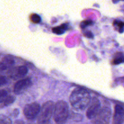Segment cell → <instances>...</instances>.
Wrapping results in <instances>:
<instances>
[{
	"mask_svg": "<svg viewBox=\"0 0 124 124\" xmlns=\"http://www.w3.org/2000/svg\"><path fill=\"white\" fill-rule=\"evenodd\" d=\"M122 1H124V0H122Z\"/></svg>",
	"mask_w": 124,
	"mask_h": 124,
	"instance_id": "603a6c76",
	"label": "cell"
},
{
	"mask_svg": "<svg viewBox=\"0 0 124 124\" xmlns=\"http://www.w3.org/2000/svg\"><path fill=\"white\" fill-rule=\"evenodd\" d=\"M113 25L116 29H117V30L120 33H123L124 31V22L115 20L113 22Z\"/></svg>",
	"mask_w": 124,
	"mask_h": 124,
	"instance_id": "7c38bea8",
	"label": "cell"
},
{
	"mask_svg": "<svg viewBox=\"0 0 124 124\" xmlns=\"http://www.w3.org/2000/svg\"><path fill=\"white\" fill-rule=\"evenodd\" d=\"M15 101V97L13 96H8L7 98H6L5 101H4V105L5 106H8V105H10V104H13Z\"/></svg>",
	"mask_w": 124,
	"mask_h": 124,
	"instance_id": "5bb4252c",
	"label": "cell"
},
{
	"mask_svg": "<svg viewBox=\"0 0 124 124\" xmlns=\"http://www.w3.org/2000/svg\"><path fill=\"white\" fill-rule=\"evenodd\" d=\"M84 35L85 37L88 38H94V35L92 33V31H86L84 33Z\"/></svg>",
	"mask_w": 124,
	"mask_h": 124,
	"instance_id": "ffe728a7",
	"label": "cell"
},
{
	"mask_svg": "<svg viewBox=\"0 0 124 124\" xmlns=\"http://www.w3.org/2000/svg\"><path fill=\"white\" fill-rule=\"evenodd\" d=\"M93 24V22L91 20H85L83 21L80 24V27H81V29H84L86 27L90 26V25H92Z\"/></svg>",
	"mask_w": 124,
	"mask_h": 124,
	"instance_id": "2e32d148",
	"label": "cell"
},
{
	"mask_svg": "<svg viewBox=\"0 0 124 124\" xmlns=\"http://www.w3.org/2000/svg\"><path fill=\"white\" fill-rule=\"evenodd\" d=\"M11 77L13 79H17L18 78H21L25 76L28 73V69L26 66L22 65L17 69L12 70L10 71Z\"/></svg>",
	"mask_w": 124,
	"mask_h": 124,
	"instance_id": "9c48e42d",
	"label": "cell"
},
{
	"mask_svg": "<svg viewBox=\"0 0 124 124\" xmlns=\"http://www.w3.org/2000/svg\"><path fill=\"white\" fill-rule=\"evenodd\" d=\"M111 115V111L110 108L105 107L101 108L96 116L92 120L94 124H108Z\"/></svg>",
	"mask_w": 124,
	"mask_h": 124,
	"instance_id": "277c9868",
	"label": "cell"
},
{
	"mask_svg": "<svg viewBox=\"0 0 124 124\" xmlns=\"http://www.w3.org/2000/svg\"><path fill=\"white\" fill-rule=\"evenodd\" d=\"M8 68H9V67L8 66V65H7L6 62H4L3 61H2L0 62V73L2 72V71H4V70H7Z\"/></svg>",
	"mask_w": 124,
	"mask_h": 124,
	"instance_id": "ac0fdd59",
	"label": "cell"
},
{
	"mask_svg": "<svg viewBox=\"0 0 124 124\" xmlns=\"http://www.w3.org/2000/svg\"><path fill=\"white\" fill-rule=\"evenodd\" d=\"M101 109V105L100 101L98 98L94 97L90 101L89 106L87 109L86 113L87 117L90 119H93L100 111Z\"/></svg>",
	"mask_w": 124,
	"mask_h": 124,
	"instance_id": "8992f818",
	"label": "cell"
},
{
	"mask_svg": "<svg viewBox=\"0 0 124 124\" xmlns=\"http://www.w3.org/2000/svg\"><path fill=\"white\" fill-rule=\"evenodd\" d=\"M90 101V94L83 88H76L70 94V104L73 108L77 111L84 110L88 106Z\"/></svg>",
	"mask_w": 124,
	"mask_h": 124,
	"instance_id": "6da1fadb",
	"label": "cell"
},
{
	"mask_svg": "<svg viewBox=\"0 0 124 124\" xmlns=\"http://www.w3.org/2000/svg\"><path fill=\"white\" fill-rule=\"evenodd\" d=\"M53 102L49 101L43 104L38 117V124H52V118L54 109Z\"/></svg>",
	"mask_w": 124,
	"mask_h": 124,
	"instance_id": "3957f363",
	"label": "cell"
},
{
	"mask_svg": "<svg viewBox=\"0 0 124 124\" xmlns=\"http://www.w3.org/2000/svg\"><path fill=\"white\" fill-rule=\"evenodd\" d=\"M69 105L64 101H59L54 105L53 119L57 124H64L69 117Z\"/></svg>",
	"mask_w": 124,
	"mask_h": 124,
	"instance_id": "7a4b0ae2",
	"label": "cell"
},
{
	"mask_svg": "<svg viewBox=\"0 0 124 124\" xmlns=\"http://www.w3.org/2000/svg\"><path fill=\"white\" fill-rule=\"evenodd\" d=\"M33 124V123H29V124Z\"/></svg>",
	"mask_w": 124,
	"mask_h": 124,
	"instance_id": "7402d4cb",
	"label": "cell"
},
{
	"mask_svg": "<svg viewBox=\"0 0 124 124\" xmlns=\"http://www.w3.org/2000/svg\"><path fill=\"white\" fill-rule=\"evenodd\" d=\"M41 107L38 103L33 102L27 104L24 108V115L29 120H33L39 115Z\"/></svg>",
	"mask_w": 124,
	"mask_h": 124,
	"instance_id": "5b68a950",
	"label": "cell"
},
{
	"mask_svg": "<svg viewBox=\"0 0 124 124\" xmlns=\"http://www.w3.org/2000/svg\"><path fill=\"white\" fill-rule=\"evenodd\" d=\"M7 96V92L4 90H0V103L4 102Z\"/></svg>",
	"mask_w": 124,
	"mask_h": 124,
	"instance_id": "e0dca14e",
	"label": "cell"
},
{
	"mask_svg": "<svg viewBox=\"0 0 124 124\" xmlns=\"http://www.w3.org/2000/svg\"><path fill=\"white\" fill-rule=\"evenodd\" d=\"M124 62V54L121 52H117L115 54L113 59L111 61L113 65H119Z\"/></svg>",
	"mask_w": 124,
	"mask_h": 124,
	"instance_id": "8fae6325",
	"label": "cell"
},
{
	"mask_svg": "<svg viewBox=\"0 0 124 124\" xmlns=\"http://www.w3.org/2000/svg\"><path fill=\"white\" fill-rule=\"evenodd\" d=\"M14 124H24V122H23V121L19 120V121H16V122H15Z\"/></svg>",
	"mask_w": 124,
	"mask_h": 124,
	"instance_id": "44dd1931",
	"label": "cell"
},
{
	"mask_svg": "<svg viewBox=\"0 0 124 124\" xmlns=\"http://www.w3.org/2000/svg\"><path fill=\"white\" fill-rule=\"evenodd\" d=\"M7 83V80L5 76H0V87L5 85Z\"/></svg>",
	"mask_w": 124,
	"mask_h": 124,
	"instance_id": "d6986e66",
	"label": "cell"
},
{
	"mask_svg": "<svg viewBox=\"0 0 124 124\" xmlns=\"http://www.w3.org/2000/svg\"><path fill=\"white\" fill-rule=\"evenodd\" d=\"M0 124H12L11 120L7 116L0 115Z\"/></svg>",
	"mask_w": 124,
	"mask_h": 124,
	"instance_id": "9a60e30c",
	"label": "cell"
},
{
	"mask_svg": "<svg viewBox=\"0 0 124 124\" xmlns=\"http://www.w3.org/2000/svg\"><path fill=\"white\" fill-rule=\"evenodd\" d=\"M32 85V82L30 78H25L16 82L15 84L13 91L15 94H21L30 88Z\"/></svg>",
	"mask_w": 124,
	"mask_h": 124,
	"instance_id": "52a82bcc",
	"label": "cell"
},
{
	"mask_svg": "<svg viewBox=\"0 0 124 124\" xmlns=\"http://www.w3.org/2000/svg\"><path fill=\"white\" fill-rule=\"evenodd\" d=\"M68 29V24L67 23H64L61 24L59 26L54 27L52 29V31L56 35H62L64 33L65 31Z\"/></svg>",
	"mask_w": 124,
	"mask_h": 124,
	"instance_id": "30bf717a",
	"label": "cell"
},
{
	"mask_svg": "<svg viewBox=\"0 0 124 124\" xmlns=\"http://www.w3.org/2000/svg\"><path fill=\"white\" fill-rule=\"evenodd\" d=\"M30 19L31 22H32L34 24H38L41 22V17L38 15L36 14V13H33L30 16Z\"/></svg>",
	"mask_w": 124,
	"mask_h": 124,
	"instance_id": "4fadbf2b",
	"label": "cell"
},
{
	"mask_svg": "<svg viewBox=\"0 0 124 124\" xmlns=\"http://www.w3.org/2000/svg\"><path fill=\"white\" fill-rule=\"evenodd\" d=\"M124 121V108L117 105L115 108L114 124H122Z\"/></svg>",
	"mask_w": 124,
	"mask_h": 124,
	"instance_id": "ba28073f",
	"label": "cell"
}]
</instances>
